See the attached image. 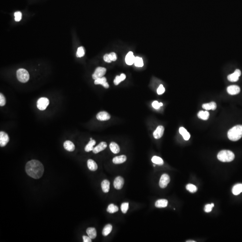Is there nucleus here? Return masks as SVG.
I'll return each instance as SVG.
<instances>
[{
  "instance_id": "79ce46f5",
  "label": "nucleus",
  "mask_w": 242,
  "mask_h": 242,
  "mask_svg": "<svg viewBox=\"0 0 242 242\" xmlns=\"http://www.w3.org/2000/svg\"><path fill=\"white\" fill-rule=\"evenodd\" d=\"M109 58L112 61H115L117 60L116 54L114 52H112L109 54Z\"/></svg>"
},
{
  "instance_id": "6ab92c4d",
  "label": "nucleus",
  "mask_w": 242,
  "mask_h": 242,
  "mask_svg": "<svg viewBox=\"0 0 242 242\" xmlns=\"http://www.w3.org/2000/svg\"><path fill=\"white\" fill-rule=\"evenodd\" d=\"M168 204V201L167 199H160L157 201L155 203V206L157 208H165L167 207Z\"/></svg>"
},
{
  "instance_id": "1a4fd4ad",
  "label": "nucleus",
  "mask_w": 242,
  "mask_h": 242,
  "mask_svg": "<svg viewBox=\"0 0 242 242\" xmlns=\"http://www.w3.org/2000/svg\"><path fill=\"white\" fill-rule=\"evenodd\" d=\"M241 75V72L239 69L235 70L233 74L229 75L227 77L229 81L231 82H236L239 79V77Z\"/></svg>"
},
{
  "instance_id": "39448f33",
  "label": "nucleus",
  "mask_w": 242,
  "mask_h": 242,
  "mask_svg": "<svg viewBox=\"0 0 242 242\" xmlns=\"http://www.w3.org/2000/svg\"><path fill=\"white\" fill-rule=\"evenodd\" d=\"M49 104V101L47 98L41 97L37 101V107L40 110H45Z\"/></svg>"
},
{
  "instance_id": "ddd939ff",
  "label": "nucleus",
  "mask_w": 242,
  "mask_h": 242,
  "mask_svg": "<svg viewBox=\"0 0 242 242\" xmlns=\"http://www.w3.org/2000/svg\"><path fill=\"white\" fill-rule=\"evenodd\" d=\"M227 91L231 95H235L239 93L240 91V88L237 85H231L227 88Z\"/></svg>"
},
{
  "instance_id": "dca6fc26",
  "label": "nucleus",
  "mask_w": 242,
  "mask_h": 242,
  "mask_svg": "<svg viewBox=\"0 0 242 242\" xmlns=\"http://www.w3.org/2000/svg\"><path fill=\"white\" fill-rule=\"evenodd\" d=\"M94 83L96 85H98V84L102 85L104 87L106 88H108L109 87V85L107 82L106 78L105 77L99 78L98 79L95 80Z\"/></svg>"
},
{
  "instance_id": "423d86ee",
  "label": "nucleus",
  "mask_w": 242,
  "mask_h": 242,
  "mask_svg": "<svg viewBox=\"0 0 242 242\" xmlns=\"http://www.w3.org/2000/svg\"><path fill=\"white\" fill-rule=\"evenodd\" d=\"M106 72V69L105 68L98 67L96 69L93 75V79L96 80L99 78H102Z\"/></svg>"
},
{
  "instance_id": "a18cd8bd",
  "label": "nucleus",
  "mask_w": 242,
  "mask_h": 242,
  "mask_svg": "<svg viewBox=\"0 0 242 242\" xmlns=\"http://www.w3.org/2000/svg\"><path fill=\"white\" fill-rule=\"evenodd\" d=\"M187 242H195V241H194V240H192V241H191V240H189V241H187Z\"/></svg>"
},
{
  "instance_id": "393cba45",
  "label": "nucleus",
  "mask_w": 242,
  "mask_h": 242,
  "mask_svg": "<svg viewBox=\"0 0 242 242\" xmlns=\"http://www.w3.org/2000/svg\"><path fill=\"white\" fill-rule=\"evenodd\" d=\"M242 192V184H237L233 187L232 193L235 195H238Z\"/></svg>"
},
{
  "instance_id": "c85d7f7f",
  "label": "nucleus",
  "mask_w": 242,
  "mask_h": 242,
  "mask_svg": "<svg viewBox=\"0 0 242 242\" xmlns=\"http://www.w3.org/2000/svg\"><path fill=\"white\" fill-rule=\"evenodd\" d=\"M112 225L111 224H108L104 227L102 231V235L104 236H106L109 235L112 230Z\"/></svg>"
},
{
  "instance_id": "bb28decb",
  "label": "nucleus",
  "mask_w": 242,
  "mask_h": 242,
  "mask_svg": "<svg viewBox=\"0 0 242 242\" xmlns=\"http://www.w3.org/2000/svg\"><path fill=\"white\" fill-rule=\"evenodd\" d=\"M197 115L199 119L204 120H207L209 119V113L207 111H201L198 113Z\"/></svg>"
},
{
  "instance_id": "c03bdc74",
  "label": "nucleus",
  "mask_w": 242,
  "mask_h": 242,
  "mask_svg": "<svg viewBox=\"0 0 242 242\" xmlns=\"http://www.w3.org/2000/svg\"><path fill=\"white\" fill-rule=\"evenodd\" d=\"M83 242H91V239L90 238L89 236H83Z\"/></svg>"
},
{
  "instance_id": "b1692460",
  "label": "nucleus",
  "mask_w": 242,
  "mask_h": 242,
  "mask_svg": "<svg viewBox=\"0 0 242 242\" xmlns=\"http://www.w3.org/2000/svg\"><path fill=\"white\" fill-rule=\"evenodd\" d=\"M179 131L185 140H189V139L190 138V135L184 127H181L179 129Z\"/></svg>"
},
{
  "instance_id": "72a5a7b5",
  "label": "nucleus",
  "mask_w": 242,
  "mask_h": 242,
  "mask_svg": "<svg viewBox=\"0 0 242 242\" xmlns=\"http://www.w3.org/2000/svg\"><path fill=\"white\" fill-rule=\"evenodd\" d=\"M186 188L191 193H195L197 191V188L193 184H188L186 186Z\"/></svg>"
},
{
  "instance_id": "e433bc0d",
  "label": "nucleus",
  "mask_w": 242,
  "mask_h": 242,
  "mask_svg": "<svg viewBox=\"0 0 242 242\" xmlns=\"http://www.w3.org/2000/svg\"><path fill=\"white\" fill-rule=\"evenodd\" d=\"M214 206V204H208L205 206V211L206 213H209L212 210V209Z\"/></svg>"
},
{
  "instance_id": "f03ea898",
  "label": "nucleus",
  "mask_w": 242,
  "mask_h": 242,
  "mask_svg": "<svg viewBox=\"0 0 242 242\" xmlns=\"http://www.w3.org/2000/svg\"><path fill=\"white\" fill-rule=\"evenodd\" d=\"M228 137L230 140L236 141L242 137V125L235 126L230 129L228 132Z\"/></svg>"
},
{
  "instance_id": "f257e3e1",
  "label": "nucleus",
  "mask_w": 242,
  "mask_h": 242,
  "mask_svg": "<svg viewBox=\"0 0 242 242\" xmlns=\"http://www.w3.org/2000/svg\"><path fill=\"white\" fill-rule=\"evenodd\" d=\"M25 170L29 176L34 179H39L44 174V167L40 161L32 160L26 164Z\"/></svg>"
},
{
  "instance_id": "a211bd4d",
  "label": "nucleus",
  "mask_w": 242,
  "mask_h": 242,
  "mask_svg": "<svg viewBox=\"0 0 242 242\" xmlns=\"http://www.w3.org/2000/svg\"><path fill=\"white\" fill-rule=\"evenodd\" d=\"M127 160V157L125 155H121L115 157L113 159V162L115 164H120L124 163Z\"/></svg>"
},
{
  "instance_id": "4c0bfd02",
  "label": "nucleus",
  "mask_w": 242,
  "mask_h": 242,
  "mask_svg": "<svg viewBox=\"0 0 242 242\" xmlns=\"http://www.w3.org/2000/svg\"><path fill=\"white\" fill-rule=\"evenodd\" d=\"M22 15L21 12L18 11L15 13V20L16 22H19L22 19Z\"/></svg>"
},
{
  "instance_id": "6e6552de",
  "label": "nucleus",
  "mask_w": 242,
  "mask_h": 242,
  "mask_svg": "<svg viewBox=\"0 0 242 242\" xmlns=\"http://www.w3.org/2000/svg\"><path fill=\"white\" fill-rule=\"evenodd\" d=\"M9 140V137L7 133L4 131L0 132V146L1 147L5 146Z\"/></svg>"
},
{
  "instance_id": "4468645a",
  "label": "nucleus",
  "mask_w": 242,
  "mask_h": 242,
  "mask_svg": "<svg viewBox=\"0 0 242 242\" xmlns=\"http://www.w3.org/2000/svg\"><path fill=\"white\" fill-rule=\"evenodd\" d=\"M107 145L106 142H102L100 143L99 145L95 147L93 150V153L95 154H97L99 152L103 151L107 148Z\"/></svg>"
},
{
  "instance_id": "20e7f679",
  "label": "nucleus",
  "mask_w": 242,
  "mask_h": 242,
  "mask_svg": "<svg viewBox=\"0 0 242 242\" xmlns=\"http://www.w3.org/2000/svg\"><path fill=\"white\" fill-rule=\"evenodd\" d=\"M17 79L20 82L25 83L27 82L30 78L29 73L24 69H19L17 71Z\"/></svg>"
},
{
  "instance_id": "58836bf2",
  "label": "nucleus",
  "mask_w": 242,
  "mask_h": 242,
  "mask_svg": "<svg viewBox=\"0 0 242 242\" xmlns=\"http://www.w3.org/2000/svg\"><path fill=\"white\" fill-rule=\"evenodd\" d=\"M6 103L5 97L1 93H0V106H4Z\"/></svg>"
},
{
  "instance_id": "4be33fe9",
  "label": "nucleus",
  "mask_w": 242,
  "mask_h": 242,
  "mask_svg": "<svg viewBox=\"0 0 242 242\" xmlns=\"http://www.w3.org/2000/svg\"><path fill=\"white\" fill-rule=\"evenodd\" d=\"M202 108L206 110H214L216 109L217 104L214 102H211L209 103L204 104L202 105Z\"/></svg>"
},
{
  "instance_id": "5701e85b",
  "label": "nucleus",
  "mask_w": 242,
  "mask_h": 242,
  "mask_svg": "<svg viewBox=\"0 0 242 242\" xmlns=\"http://www.w3.org/2000/svg\"><path fill=\"white\" fill-rule=\"evenodd\" d=\"M101 188L102 191L105 193H108L110 188V183L108 180H104L101 183Z\"/></svg>"
},
{
  "instance_id": "2eb2a0df",
  "label": "nucleus",
  "mask_w": 242,
  "mask_h": 242,
  "mask_svg": "<svg viewBox=\"0 0 242 242\" xmlns=\"http://www.w3.org/2000/svg\"><path fill=\"white\" fill-rule=\"evenodd\" d=\"M135 58L133 54V52H129L126 55L125 61L126 63L128 65H132L135 63Z\"/></svg>"
},
{
  "instance_id": "49530a36",
  "label": "nucleus",
  "mask_w": 242,
  "mask_h": 242,
  "mask_svg": "<svg viewBox=\"0 0 242 242\" xmlns=\"http://www.w3.org/2000/svg\"><path fill=\"white\" fill-rule=\"evenodd\" d=\"M90 140H92V138H91Z\"/></svg>"
},
{
  "instance_id": "9b49d317",
  "label": "nucleus",
  "mask_w": 242,
  "mask_h": 242,
  "mask_svg": "<svg viewBox=\"0 0 242 242\" xmlns=\"http://www.w3.org/2000/svg\"><path fill=\"white\" fill-rule=\"evenodd\" d=\"M110 114L105 111H101L97 114V118L98 120L101 121H107L110 119Z\"/></svg>"
},
{
  "instance_id": "a878e982",
  "label": "nucleus",
  "mask_w": 242,
  "mask_h": 242,
  "mask_svg": "<svg viewBox=\"0 0 242 242\" xmlns=\"http://www.w3.org/2000/svg\"><path fill=\"white\" fill-rule=\"evenodd\" d=\"M109 148L111 151L114 154H117L120 152L119 147L116 143H111L109 145Z\"/></svg>"
},
{
  "instance_id": "de8ad7c7",
  "label": "nucleus",
  "mask_w": 242,
  "mask_h": 242,
  "mask_svg": "<svg viewBox=\"0 0 242 242\" xmlns=\"http://www.w3.org/2000/svg\"><path fill=\"white\" fill-rule=\"evenodd\" d=\"M153 166H154V167H155V165H153Z\"/></svg>"
},
{
  "instance_id": "9d476101",
  "label": "nucleus",
  "mask_w": 242,
  "mask_h": 242,
  "mask_svg": "<svg viewBox=\"0 0 242 242\" xmlns=\"http://www.w3.org/2000/svg\"><path fill=\"white\" fill-rule=\"evenodd\" d=\"M124 183L123 179L122 177L118 176L115 178L113 182V186L115 189L120 190L123 188Z\"/></svg>"
},
{
  "instance_id": "f704fd0d",
  "label": "nucleus",
  "mask_w": 242,
  "mask_h": 242,
  "mask_svg": "<svg viewBox=\"0 0 242 242\" xmlns=\"http://www.w3.org/2000/svg\"><path fill=\"white\" fill-rule=\"evenodd\" d=\"M85 55V51L84 48L83 47H80L78 48L76 53V56L78 57H83Z\"/></svg>"
},
{
  "instance_id": "c756f323",
  "label": "nucleus",
  "mask_w": 242,
  "mask_h": 242,
  "mask_svg": "<svg viewBox=\"0 0 242 242\" xmlns=\"http://www.w3.org/2000/svg\"><path fill=\"white\" fill-rule=\"evenodd\" d=\"M126 75L124 74H122L120 76H117L114 80L113 82L115 85H117L119 84L120 83L126 79Z\"/></svg>"
},
{
  "instance_id": "f8f14e48",
  "label": "nucleus",
  "mask_w": 242,
  "mask_h": 242,
  "mask_svg": "<svg viewBox=\"0 0 242 242\" xmlns=\"http://www.w3.org/2000/svg\"><path fill=\"white\" fill-rule=\"evenodd\" d=\"M165 128L162 126H159L153 132V135L156 139L161 138L163 135Z\"/></svg>"
},
{
  "instance_id": "0eeeda50",
  "label": "nucleus",
  "mask_w": 242,
  "mask_h": 242,
  "mask_svg": "<svg viewBox=\"0 0 242 242\" xmlns=\"http://www.w3.org/2000/svg\"><path fill=\"white\" fill-rule=\"evenodd\" d=\"M169 182H170V178L169 176L166 174H163L160 179V181H159V186L161 188H165L167 186Z\"/></svg>"
},
{
  "instance_id": "2f4dec72",
  "label": "nucleus",
  "mask_w": 242,
  "mask_h": 242,
  "mask_svg": "<svg viewBox=\"0 0 242 242\" xmlns=\"http://www.w3.org/2000/svg\"><path fill=\"white\" fill-rule=\"evenodd\" d=\"M152 161L155 164L161 165L164 164V161L162 158L157 156H154L152 158Z\"/></svg>"
},
{
  "instance_id": "7ed1b4c3",
  "label": "nucleus",
  "mask_w": 242,
  "mask_h": 242,
  "mask_svg": "<svg viewBox=\"0 0 242 242\" xmlns=\"http://www.w3.org/2000/svg\"><path fill=\"white\" fill-rule=\"evenodd\" d=\"M217 159L222 162H231L235 159L234 153L230 150H222L217 154Z\"/></svg>"
},
{
  "instance_id": "a19ab883",
  "label": "nucleus",
  "mask_w": 242,
  "mask_h": 242,
  "mask_svg": "<svg viewBox=\"0 0 242 242\" xmlns=\"http://www.w3.org/2000/svg\"><path fill=\"white\" fill-rule=\"evenodd\" d=\"M162 105H163V104L162 103H159L157 101H154V102H153L152 103V106L155 109H158Z\"/></svg>"
},
{
  "instance_id": "412c9836",
  "label": "nucleus",
  "mask_w": 242,
  "mask_h": 242,
  "mask_svg": "<svg viewBox=\"0 0 242 242\" xmlns=\"http://www.w3.org/2000/svg\"><path fill=\"white\" fill-rule=\"evenodd\" d=\"M87 233L88 236L92 239H94L97 237V231L96 229L93 227H89L87 229Z\"/></svg>"
},
{
  "instance_id": "cd10ccee",
  "label": "nucleus",
  "mask_w": 242,
  "mask_h": 242,
  "mask_svg": "<svg viewBox=\"0 0 242 242\" xmlns=\"http://www.w3.org/2000/svg\"><path fill=\"white\" fill-rule=\"evenodd\" d=\"M96 141L95 140H90L87 145L85 147V151L87 152H90L91 151H93L94 149V146L96 145Z\"/></svg>"
},
{
  "instance_id": "aec40b11",
  "label": "nucleus",
  "mask_w": 242,
  "mask_h": 242,
  "mask_svg": "<svg viewBox=\"0 0 242 242\" xmlns=\"http://www.w3.org/2000/svg\"><path fill=\"white\" fill-rule=\"evenodd\" d=\"M87 167L90 171H97L98 168L97 165L94 161L91 159H89L87 161Z\"/></svg>"
},
{
  "instance_id": "7c9ffc66",
  "label": "nucleus",
  "mask_w": 242,
  "mask_h": 242,
  "mask_svg": "<svg viewBox=\"0 0 242 242\" xmlns=\"http://www.w3.org/2000/svg\"><path fill=\"white\" fill-rule=\"evenodd\" d=\"M119 211V208L114 204H110L107 208V212L110 213H113Z\"/></svg>"
},
{
  "instance_id": "c9c22d12",
  "label": "nucleus",
  "mask_w": 242,
  "mask_h": 242,
  "mask_svg": "<svg viewBox=\"0 0 242 242\" xmlns=\"http://www.w3.org/2000/svg\"><path fill=\"white\" fill-rule=\"evenodd\" d=\"M129 209V203H123L121 206V209L123 213H127V211Z\"/></svg>"
},
{
  "instance_id": "ea45409f",
  "label": "nucleus",
  "mask_w": 242,
  "mask_h": 242,
  "mask_svg": "<svg viewBox=\"0 0 242 242\" xmlns=\"http://www.w3.org/2000/svg\"><path fill=\"white\" fill-rule=\"evenodd\" d=\"M165 91V88L164 87L163 85L161 84L157 89V93L158 95H161L164 93Z\"/></svg>"
},
{
  "instance_id": "473e14b6",
  "label": "nucleus",
  "mask_w": 242,
  "mask_h": 242,
  "mask_svg": "<svg viewBox=\"0 0 242 242\" xmlns=\"http://www.w3.org/2000/svg\"><path fill=\"white\" fill-rule=\"evenodd\" d=\"M135 65L137 67H142L143 66V60L141 57H136L135 61Z\"/></svg>"
},
{
  "instance_id": "f3484780",
  "label": "nucleus",
  "mask_w": 242,
  "mask_h": 242,
  "mask_svg": "<svg viewBox=\"0 0 242 242\" xmlns=\"http://www.w3.org/2000/svg\"><path fill=\"white\" fill-rule=\"evenodd\" d=\"M64 148L67 151L73 152L75 149V146L74 143L70 140H67L64 143Z\"/></svg>"
},
{
  "instance_id": "37998d69",
  "label": "nucleus",
  "mask_w": 242,
  "mask_h": 242,
  "mask_svg": "<svg viewBox=\"0 0 242 242\" xmlns=\"http://www.w3.org/2000/svg\"><path fill=\"white\" fill-rule=\"evenodd\" d=\"M104 60L105 61H106L107 63H110L112 61L110 60V58H109V54H108L105 55L104 56Z\"/></svg>"
}]
</instances>
